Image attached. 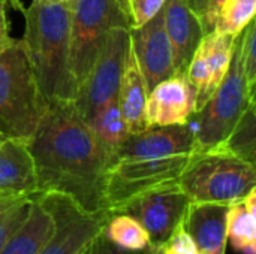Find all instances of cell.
I'll list each match as a JSON object with an SVG mask.
<instances>
[{
    "instance_id": "obj_9",
    "label": "cell",
    "mask_w": 256,
    "mask_h": 254,
    "mask_svg": "<svg viewBox=\"0 0 256 254\" xmlns=\"http://www.w3.org/2000/svg\"><path fill=\"white\" fill-rule=\"evenodd\" d=\"M38 201L50 213L54 232L36 254H86L110 217L108 213L88 214L60 193H38Z\"/></svg>"
},
{
    "instance_id": "obj_8",
    "label": "cell",
    "mask_w": 256,
    "mask_h": 254,
    "mask_svg": "<svg viewBox=\"0 0 256 254\" xmlns=\"http://www.w3.org/2000/svg\"><path fill=\"white\" fill-rule=\"evenodd\" d=\"M189 154L164 159H134L116 162L106 177V210L114 214L132 198L178 180Z\"/></svg>"
},
{
    "instance_id": "obj_12",
    "label": "cell",
    "mask_w": 256,
    "mask_h": 254,
    "mask_svg": "<svg viewBox=\"0 0 256 254\" xmlns=\"http://www.w3.org/2000/svg\"><path fill=\"white\" fill-rule=\"evenodd\" d=\"M195 151L194 129L186 124L152 126L138 133H130L112 153L111 166L120 160L164 159L190 154Z\"/></svg>"
},
{
    "instance_id": "obj_29",
    "label": "cell",
    "mask_w": 256,
    "mask_h": 254,
    "mask_svg": "<svg viewBox=\"0 0 256 254\" xmlns=\"http://www.w3.org/2000/svg\"><path fill=\"white\" fill-rule=\"evenodd\" d=\"M160 250L162 254H201L189 234L184 231L183 225L176 229V232L160 247Z\"/></svg>"
},
{
    "instance_id": "obj_15",
    "label": "cell",
    "mask_w": 256,
    "mask_h": 254,
    "mask_svg": "<svg viewBox=\"0 0 256 254\" xmlns=\"http://www.w3.org/2000/svg\"><path fill=\"white\" fill-rule=\"evenodd\" d=\"M164 25L174 48L176 73H184L204 33L186 0H165Z\"/></svg>"
},
{
    "instance_id": "obj_1",
    "label": "cell",
    "mask_w": 256,
    "mask_h": 254,
    "mask_svg": "<svg viewBox=\"0 0 256 254\" xmlns=\"http://www.w3.org/2000/svg\"><path fill=\"white\" fill-rule=\"evenodd\" d=\"M38 193H60L88 214L108 213L106 177L111 154L78 114L74 100L45 102L27 142Z\"/></svg>"
},
{
    "instance_id": "obj_4",
    "label": "cell",
    "mask_w": 256,
    "mask_h": 254,
    "mask_svg": "<svg viewBox=\"0 0 256 254\" xmlns=\"http://www.w3.org/2000/svg\"><path fill=\"white\" fill-rule=\"evenodd\" d=\"M177 183L190 202L231 205L255 189L256 169L220 147H213L190 153Z\"/></svg>"
},
{
    "instance_id": "obj_5",
    "label": "cell",
    "mask_w": 256,
    "mask_h": 254,
    "mask_svg": "<svg viewBox=\"0 0 256 254\" xmlns=\"http://www.w3.org/2000/svg\"><path fill=\"white\" fill-rule=\"evenodd\" d=\"M242 33L232 40L231 61L228 70L212 97L196 111L195 117V151L213 148L225 141L232 127L243 115L250 102L255 100L248 88L240 58Z\"/></svg>"
},
{
    "instance_id": "obj_23",
    "label": "cell",
    "mask_w": 256,
    "mask_h": 254,
    "mask_svg": "<svg viewBox=\"0 0 256 254\" xmlns=\"http://www.w3.org/2000/svg\"><path fill=\"white\" fill-rule=\"evenodd\" d=\"M232 40L234 37L220 34L218 31H210L202 36L200 46L204 52L208 70H210V78H212V90L218 88V85L222 82L230 61H231V49H232Z\"/></svg>"
},
{
    "instance_id": "obj_24",
    "label": "cell",
    "mask_w": 256,
    "mask_h": 254,
    "mask_svg": "<svg viewBox=\"0 0 256 254\" xmlns=\"http://www.w3.org/2000/svg\"><path fill=\"white\" fill-rule=\"evenodd\" d=\"M255 12L256 0H225L219 9L213 31L236 37L254 19Z\"/></svg>"
},
{
    "instance_id": "obj_10",
    "label": "cell",
    "mask_w": 256,
    "mask_h": 254,
    "mask_svg": "<svg viewBox=\"0 0 256 254\" xmlns=\"http://www.w3.org/2000/svg\"><path fill=\"white\" fill-rule=\"evenodd\" d=\"M189 198L177 181L150 189L122 205L114 214L134 217L148 234L152 247H162L183 225Z\"/></svg>"
},
{
    "instance_id": "obj_22",
    "label": "cell",
    "mask_w": 256,
    "mask_h": 254,
    "mask_svg": "<svg viewBox=\"0 0 256 254\" xmlns=\"http://www.w3.org/2000/svg\"><path fill=\"white\" fill-rule=\"evenodd\" d=\"M216 147L234 154L236 157L250 163H256V108L255 100L249 103L243 115L238 118L231 133Z\"/></svg>"
},
{
    "instance_id": "obj_30",
    "label": "cell",
    "mask_w": 256,
    "mask_h": 254,
    "mask_svg": "<svg viewBox=\"0 0 256 254\" xmlns=\"http://www.w3.org/2000/svg\"><path fill=\"white\" fill-rule=\"evenodd\" d=\"M148 250H142V252H129V250H123L118 249L117 246H114L112 243H110L106 240V237L104 235V232L100 231L90 243L88 249L86 254H148Z\"/></svg>"
},
{
    "instance_id": "obj_33",
    "label": "cell",
    "mask_w": 256,
    "mask_h": 254,
    "mask_svg": "<svg viewBox=\"0 0 256 254\" xmlns=\"http://www.w3.org/2000/svg\"><path fill=\"white\" fill-rule=\"evenodd\" d=\"M21 198H24V196H21ZM16 199H20V198H12V196H3V195H0V210L4 208L9 204H12Z\"/></svg>"
},
{
    "instance_id": "obj_20",
    "label": "cell",
    "mask_w": 256,
    "mask_h": 254,
    "mask_svg": "<svg viewBox=\"0 0 256 254\" xmlns=\"http://www.w3.org/2000/svg\"><path fill=\"white\" fill-rule=\"evenodd\" d=\"M226 243L242 254H256V216L243 201L231 204L226 213Z\"/></svg>"
},
{
    "instance_id": "obj_17",
    "label": "cell",
    "mask_w": 256,
    "mask_h": 254,
    "mask_svg": "<svg viewBox=\"0 0 256 254\" xmlns=\"http://www.w3.org/2000/svg\"><path fill=\"white\" fill-rule=\"evenodd\" d=\"M147 87L141 70L136 64L135 55L130 49L128 63L124 66L120 85L117 90V102L126 127L130 133H138L144 130L146 126V102H147Z\"/></svg>"
},
{
    "instance_id": "obj_11",
    "label": "cell",
    "mask_w": 256,
    "mask_h": 254,
    "mask_svg": "<svg viewBox=\"0 0 256 254\" xmlns=\"http://www.w3.org/2000/svg\"><path fill=\"white\" fill-rule=\"evenodd\" d=\"M130 49L144 78L147 91L176 73L174 48L164 25L162 9L138 28H129Z\"/></svg>"
},
{
    "instance_id": "obj_31",
    "label": "cell",
    "mask_w": 256,
    "mask_h": 254,
    "mask_svg": "<svg viewBox=\"0 0 256 254\" xmlns=\"http://www.w3.org/2000/svg\"><path fill=\"white\" fill-rule=\"evenodd\" d=\"M9 19H8V13H6V4L3 3V0H0V45L9 42L12 37L9 34Z\"/></svg>"
},
{
    "instance_id": "obj_16",
    "label": "cell",
    "mask_w": 256,
    "mask_h": 254,
    "mask_svg": "<svg viewBox=\"0 0 256 254\" xmlns=\"http://www.w3.org/2000/svg\"><path fill=\"white\" fill-rule=\"evenodd\" d=\"M38 193L33 160L27 142L0 141V195L21 198Z\"/></svg>"
},
{
    "instance_id": "obj_37",
    "label": "cell",
    "mask_w": 256,
    "mask_h": 254,
    "mask_svg": "<svg viewBox=\"0 0 256 254\" xmlns=\"http://www.w3.org/2000/svg\"><path fill=\"white\" fill-rule=\"evenodd\" d=\"M0 141H3V138H2V136H0Z\"/></svg>"
},
{
    "instance_id": "obj_19",
    "label": "cell",
    "mask_w": 256,
    "mask_h": 254,
    "mask_svg": "<svg viewBox=\"0 0 256 254\" xmlns=\"http://www.w3.org/2000/svg\"><path fill=\"white\" fill-rule=\"evenodd\" d=\"M87 124L92 127V130L102 142V145L108 150L111 157L112 153L118 148V145L129 136V130L118 108L117 96L105 102L92 115Z\"/></svg>"
},
{
    "instance_id": "obj_18",
    "label": "cell",
    "mask_w": 256,
    "mask_h": 254,
    "mask_svg": "<svg viewBox=\"0 0 256 254\" xmlns=\"http://www.w3.org/2000/svg\"><path fill=\"white\" fill-rule=\"evenodd\" d=\"M52 232L54 222L36 195L28 216L0 249V254H36Z\"/></svg>"
},
{
    "instance_id": "obj_3",
    "label": "cell",
    "mask_w": 256,
    "mask_h": 254,
    "mask_svg": "<svg viewBox=\"0 0 256 254\" xmlns=\"http://www.w3.org/2000/svg\"><path fill=\"white\" fill-rule=\"evenodd\" d=\"M44 105L22 40L0 45V136L28 142Z\"/></svg>"
},
{
    "instance_id": "obj_14",
    "label": "cell",
    "mask_w": 256,
    "mask_h": 254,
    "mask_svg": "<svg viewBox=\"0 0 256 254\" xmlns=\"http://www.w3.org/2000/svg\"><path fill=\"white\" fill-rule=\"evenodd\" d=\"M228 207L207 202L189 204L183 228L201 254H225Z\"/></svg>"
},
{
    "instance_id": "obj_26",
    "label": "cell",
    "mask_w": 256,
    "mask_h": 254,
    "mask_svg": "<svg viewBox=\"0 0 256 254\" xmlns=\"http://www.w3.org/2000/svg\"><path fill=\"white\" fill-rule=\"evenodd\" d=\"M256 24L252 19L242 31V45H240V58L244 72V79L248 88L255 94L256 85Z\"/></svg>"
},
{
    "instance_id": "obj_27",
    "label": "cell",
    "mask_w": 256,
    "mask_h": 254,
    "mask_svg": "<svg viewBox=\"0 0 256 254\" xmlns=\"http://www.w3.org/2000/svg\"><path fill=\"white\" fill-rule=\"evenodd\" d=\"M165 0H128L126 13L129 28H138L150 21L164 6Z\"/></svg>"
},
{
    "instance_id": "obj_32",
    "label": "cell",
    "mask_w": 256,
    "mask_h": 254,
    "mask_svg": "<svg viewBox=\"0 0 256 254\" xmlns=\"http://www.w3.org/2000/svg\"><path fill=\"white\" fill-rule=\"evenodd\" d=\"M3 3H4L6 6H10L14 10H18V12H21V13L26 12V6L22 4V0H3Z\"/></svg>"
},
{
    "instance_id": "obj_7",
    "label": "cell",
    "mask_w": 256,
    "mask_h": 254,
    "mask_svg": "<svg viewBox=\"0 0 256 254\" xmlns=\"http://www.w3.org/2000/svg\"><path fill=\"white\" fill-rule=\"evenodd\" d=\"M130 52V33L128 25L110 28L104 48L88 76L76 91L74 105L87 123L92 115L110 99L117 96L120 79Z\"/></svg>"
},
{
    "instance_id": "obj_35",
    "label": "cell",
    "mask_w": 256,
    "mask_h": 254,
    "mask_svg": "<svg viewBox=\"0 0 256 254\" xmlns=\"http://www.w3.org/2000/svg\"><path fill=\"white\" fill-rule=\"evenodd\" d=\"M117 1H118V4H120L122 10L126 13V4H128V0H117ZM126 16H128V13H126Z\"/></svg>"
},
{
    "instance_id": "obj_34",
    "label": "cell",
    "mask_w": 256,
    "mask_h": 254,
    "mask_svg": "<svg viewBox=\"0 0 256 254\" xmlns=\"http://www.w3.org/2000/svg\"><path fill=\"white\" fill-rule=\"evenodd\" d=\"M148 254H162V250H160V247H150Z\"/></svg>"
},
{
    "instance_id": "obj_13",
    "label": "cell",
    "mask_w": 256,
    "mask_h": 254,
    "mask_svg": "<svg viewBox=\"0 0 256 254\" xmlns=\"http://www.w3.org/2000/svg\"><path fill=\"white\" fill-rule=\"evenodd\" d=\"M195 112V91L186 73L172 76L156 84L147 94L146 126L186 124Z\"/></svg>"
},
{
    "instance_id": "obj_36",
    "label": "cell",
    "mask_w": 256,
    "mask_h": 254,
    "mask_svg": "<svg viewBox=\"0 0 256 254\" xmlns=\"http://www.w3.org/2000/svg\"><path fill=\"white\" fill-rule=\"evenodd\" d=\"M48 1H54V3H68L69 0H48Z\"/></svg>"
},
{
    "instance_id": "obj_2",
    "label": "cell",
    "mask_w": 256,
    "mask_h": 254,
    "mask_svg": "<svg viewBox=\"0 0 256 254\" xmlns=\"http://www.w3.org/2000/svg\"><path fill=\"white\" fill-rule=\"evenodd\" d=\"M22 15L26 28L21 40L44 102L74 100L76 88L69 70L68 3L32 0Z\"/></svg>"
},
{
    "instance_id": "obj_28",
    "label": "cell",
    "mask_w": 256,
    "mask_h": 254,
    "mask_svg": "<svg viewBox=\"0 0 256 254\" xmlns=\"http://www.w3.org/2000/svg\"><path fill=\"white\" fill-rule=\"evenodd\" d=\"M186 1H188V6L190 7L192 13L200 21L202 33L207 34V33L213 31L219 9L225 0H186Z\"/></svg>"
},
{
    "instance_id": "obj_21",
    "label": "cell",
    "mask_w": 256,
    "mask_h": 254,
    "mask_svg": "<svg viewBox=\"0 0 256 254\" xmlns=\"http://www.w3.org/2000/svg\"><path fill=\"white\" fill-rule=\"evenodd\" d=\"M110 243L129 252H142L152 247L147 231L130 216L111 214L102 229Z\"/></svg>"
},
{
    "instance_id": "obj_6",
    "label": "cell",
    "mask_w": 256,
    "mask_h": 254,
    "mask_svg": "<svg viewBox=\"0 0 256 254\" xmlns=\"http://www.w3.org/2000/svg\"><path fill=\"white\" fill-rule=\"evenodd\" d=\"M68 7L69 70L78 91L99 57L110 28L129 27V21L117 0H69Z\"/></svg>"
},
{
    "instance_id": "obj_25",
    "label": "cell",
    "mask_w": 256,
    "mask_h": 254,
    "mask_svg": "<svg viewBox=\"0 0 256 254\" xmlns=\"http://www.w3.org/2000/svg\"><path fill=\"white\" fill-rule=\"evenodd\" d=\"M36 195L20 198L0 210V249L12 237V234L22 225V222L30 213Z\"/></svg>"
}]
</instances>
